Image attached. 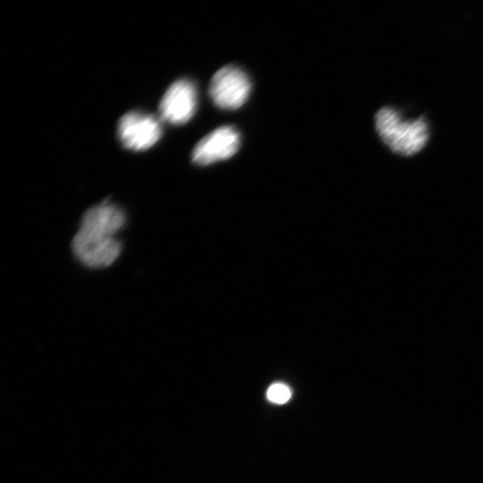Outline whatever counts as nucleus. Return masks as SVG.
Masks as SVG:
<instances>
[{"label":"nucleus","instance_id":"obj_5","mask_svg":"<svg viewBox=\"0 0 483 483\" xmlns=\"http://www.w3.org/2000/svg\"><path fill=\"white\" fill-rule=\"evenodd\" d=\"M197 106V89L188 79H180L172 83L159 103V116L173 124L188 122Z\"/></svg>","mask_w":483,"mask_h":483},{"label":"nucleus","instance_id":"obj_2","mask_svg":"<svg viewBox=\"0 0 483 483\" xmlns=\"http://www.w3.org/2000/svg\"><path fill=\"white\" fill-rule=\"evenodd\" d=\"M375 127L383 142L402 156L419 152L429 138V127L424 116L407 119L392 106H384L376 113Z\"/></svg>","mask_w":483,"mask_h":483},{"label":"nucleus","instance_id":"obj_3","mask_svg":"<svg viewBox=\"0 0 483 483\" xmlns=\"http://www.w3.org/2000/svg\"><path fill=\"white\" fill-rule=\"evenodd\" d=\"M251 83L239 67L227 65L211 78L208 93L213 103L222 109H236L248 99Z\"/></svg>","mask_w":483,"mask_h":483},{"label":"nucleus","instance_id":"obj_1","mask_svg":"<svg viewBox=\"0 0 483 483\" xmlns=\"http://www.w3.org/2000/svg\"><path fill=\"white\" fill-rule=\"evenodd\" d=\"M126 223L124 212L114 204L104 201L83 215L72 249L80 263L90 268L112 265L122 250L118 232Z\"/></svg>","mask_w":483,"mask_h":483},{"label":"nucleus","instance_id":"obj_4","mask_svg":"<svg viewBox=\"0 0 483 483\" xmlns=\"http://www.w3.org/2000/svg\"><path fill=\"white\" fill-rule=\"evenodd\" d=\"M161 134L160 120L140 111L124 114L117 125V135L121 143L131 150L139 151L151 148Z\"/></svg>","mask_w":483,"mask_h":483},{"label":"nucleus","instance_id":"obj_6","mask_svg":"<svg viewBox=\"0 0 483 483\" xmlns=\"http://www.w3.org/2000/svg\"><path fill=\"white\" fill-rule=\"evenodd\" d=\"M240 141V133L235 128L219 127L196 144L191 154L192 161L206 165L229 158L237 152Z\"/></svg>","mask_w":483,"mask_h":483},{"label":"nucleus","instance_id":"obj_7","mask_svg":"<svg viewBox=\"0 0 483 483\" xmlns=\"http://www.w3.org/2000/svg\"><path fill=\"white\" fill-rule=\"evenodd\" d=\"M291 394L290 388L281 383L272 385L267 392L268 400L278 404L285 403L291 398Z\"/></svg>","mask_w":483,"mask_h":483}]
</instances>
